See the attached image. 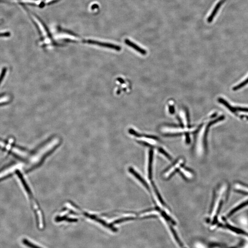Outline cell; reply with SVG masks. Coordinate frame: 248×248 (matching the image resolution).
Wrapping results in <instances>:
<instances>
[{
  "label": "cell",
  "instance_id": "obj_13",
  "mask_svg": "<svg viewBox=\"0 0 248 248\" xmlns=\"http://www.w3.org/2000/svg\"><path fill=\"white\" fill-rule=\"evenodd\" d=\"M236 110L237 111H242V112H248V108H240V107H237L235 108Z\"/></svg>",
  "mask_w": 248,
  "mask_h": 248
},
{
  "label": "cell",
  "instance_id": "obj_5",
  "mask_svg": "<svg viewBox=\"0 0 248 248\" xmlns=\"http://www.w3.org/2000/svg\"><path fill=\"white\" fill-rule=\"evenodd\" d=\"M153 160V151L150 150L149 153V160L148 175L149 177L151 178L152 176V164Z\"/></svg>",
  "mask_w": 248,
  "mask_h": 248
},
{
  "label": "cell",
  "instance_id": "obj_3",
  "mask_svg": "<svg viewBox=\"0 0 248 248\" xmlns=\"http://www.w3.org/2000/svg\"><path fill=\"white\" fill-rule=\"evenodd\" d=\"M129 171H130V173H131L141 183H142L143 186H145L147 188H148V184L146 183V182L144 181V180H143L142 177H141V176H140L138 174H137V172H136V171H135L133 169L131 168L129 169Z\"/></svg>",
  "mask_w": 248,
  "mask_h": 248
},
{
  "label": "cell",
  "instance_id": "obj_2",
  "mask_svg": "<svg viewBox=\"0 0 248 248\" xmlns=\"http://www.w3.org/2000/svg\"><path fill=\"white\" fill-rule=\"evenodd\" d=\"M248 204V200H244V201H243L242 202L236 205V206H235L234 208H233V209L231 210L229 212V216H230V215L234 214V213L235 212L237 211V210H238L239 209L241 208H242L243 207V206H245V205H247V204Z\"/></svg>",
  "mask_w": 248,
  "mask_h": 248
},
{
  "label": "cell",
  "instance_id": "obj_4",
  "mask_svg": "<svg viewBox=\"0 0 248 248\" xmlns=\"http://www.w3.org/2000/svg\"><path fill=\"white\" fill-rule=\"evenodd\" d=\"M218 101L220 103H222V104H223L224 106H226L227 107V108L231 112H233V113H235L236 112V110L235 108H234V107H231L228 102H227L226 101H225L224 99H223L222 98H218Z\"/></svg>",
  "mask_w": 248,
  "mask_h": 248
},
{
  "label": "cell",
  "instance_id": "obj_14",
  "mask_svg": "<svg viewBox=\"0 0 248 248\" xmlns=\"http://www.w3.org/2000/svg\"><path fill=\"white\" fill-rule=\"evenodd\" d=\"M169 112L170 114H173L175 113V108L172 105H169Z\"/></svg>",
  "mask_w": 248,
  "mask_h": 248
},
{
  "label": "cell",
  "instance_id": "obj_7",
  "mask_svg": "<svg viewBox=\"0 0 248 248\" xmlns=\"http://www.w3.org/2000/svg\"><path fill=\"white\" fill-rule=\"evenodd\" d=\"M22 242L24 245H26V246L30 248H41L35 244H33L26 238L23 239Z\"/></svg>",
  "mask_w": 248,
  "mask_h": 248
},
{
  "label": "cell",
  "instance_id": "obj_6",
  "mask_svg": "<svg viewBox=\"0 0 248 248\" xmlns=\"http://www.w3.org/2000/svg\"><path fill=\"white\" fill-rule=\"evenodd\" d=\"M170 230H171V232H172V234H173V236L175 237L176 241L177 242L179 246L181 247H183V244H182V242L180 240V238H179V237H178V236H177V234H176V232L175 230L174 229V228H173L171 226H170Z\"/></svg>",
  "mask_w": 248,
  "mask_h": 248
},
{
  "label": "cell",
  "instance_id": "obj_1",
  "mask_svg": "<svg viewBox=\"0 0 248 248\" xmlns=\"http://www.w3.org/2000/svg\"><path fill=\"white\" fill-rule=\"evenodd\" d=\"M125 42L128 46L131 47L132 48H133L134 49L136 50L137 52L140 53V54H142V55H146V54H147V52H146V50L143 49L141 47H140L136 45L135 43L132 42V41H130L128 39H125Z\"/></svg>",
  "mask_w": 248,
  "mask_h": 248
},
{
  "label": "cell",
  "instance_id": "obj_11",
  "mask_svg": "<svg viewBox=\"0 0 248 248\" xmlns=\"http://www.w3.org/2000/svg\"><path fill=\"white\" fill-rule=\"evenodd\" d=\"M162 216H163V217H164V219H165V220L169 221V222H171L172 224H174V225H175V222L174 221H173V220H172V219H171L170 216H169L167 214H165V213H164V212H163V213H162Z\"/></svg>",
  "mask_w": 248,
  "mask_h": 248
},
{
  "label": "cell",
  "instance_id": "obj_12",
  "mask_svg": "<svg viewBox=\"0 0 248 248\" xmlns=\"http://www.w3.org/2000/svg\"><path fill=\"white\" fill-rule=\"evenodd\" d=\"M159 151H160V152H161V154H162L163 155H164L165 157H167V158L169 160H171V158H170V156L168 155V154L167 152L164 151L163 149L162 148H159Z\"/></svg>",
  "mask_w": 248,
  "mask_h": 248
},
{
  "label": "cell",
  "instance_id": "obj_9",
  "mask_svg": "<svg viewBox=\"0 0 248 248\" xmlns=\"http://www.w3.org/2000/svg\"><path fill=\"white\" fill-rule=\"evenodd\" d=\"M135 218L132 217H125V218H121L119 220L115 221L114 222V224H118L120 223L123 222H126V221H130V220H133Z\"/></svg>",
  "mask_w": 248,
  "mask_h": 248
},
{
  "label": "cell",
  "instance_id": "obj_10",
  "mask_svg": "<svg viewBox=\"0 0 248 248\" xmlns=\"http://www.w3.org/2000/svg\"><path fill=\"white\" fill-rule=\"evenodd\" d=\"M235 188L237 189L239 191H241V192H245V193H248V188L242 186V185H238L237 184L235 186Z\"/></svg>",
  "mask_w": 248,
  "mask_h": 248
},
{
  "label": "cell",
  "instance_id": "obj_8",
  "mask_svg": "<svg viewBox=\"0 0 248 248\" xmlns=\"http://www.w3.org/2000/svg\"><path fill=\"white\" fill-rule=\"evenodd\" d=\"M247 84H248V78H247V79L245 80V81H243L241 83H240L239 84H238L237 86H236V87H234L233 89V90H238L240 89L241 88L245 86V85H247Z\"/></svg>",
  "mask_w": 248,
  "mask_h": 248
}]
</instances>
